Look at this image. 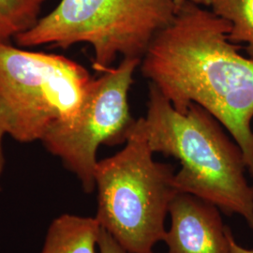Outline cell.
I'll return each instance as SVG.
<instances>
[{"mask_svg":"<svg viewBox=\"0 0 253 253\" xmlns=\"http://www.w3.org/2000/svg\"><path fill=\"white\" fill-rule=\"evenodd\" d=\"M230 23L191 1L178 8L141 60V72L173 108L197 103L240 147L253 186V59L228 40Z\"/></svg>","mask_w":253,"mask_h":253,"instance_id":"1","label":"cell"},{"mask_svg":"<svg viewBox=\"0 0 253 253\" xmlns=\"http://www.w3.org/2000/svg\"><path fill=\"white\" fill-rule=\"evenodd\" d=\"M153 153L173 157L181 168L175 188L238 215L253 230V186L240 147L208 110L191 103L185 114L149 83L147 113L137 119Z\"/></svg>","mask_w":253,"mask_h":253,"instance_id":"2","label":"cell"},{"mask_svg":"<svg viewBox=\"0 0 253 253\" xmlns=\"http://www.w3.org/2000/svg\"><path fill=\"white\" fill-rule=\"evenodd\" d=\"M134 121L119 152L97 163V218L126 253H153L166 235L165 218L173 197L174 167L159 163Z\"/></svg>","mask_w":253,"mask_h":253,"instance_id":"3","label":"cell"},{"mask_svg":"<svg viewBox=\"0 0 253 253\" xmlns=\"http://www.w3.org/2000/svg\"><path fill=\"white\" fill-rule=\"evenodd\" d=\"M176 10L172 0H61L15 41L23 47L89 43L93 67L103 73L118 55L142 59Z\"/></svg>","mask_w":253,"mask_h":253,"instance_id":"4","label":"cell"},{"mask_svg":"<svg viewBox=\"0 0 253 253\" xmlns=\"http://www.w3.org/2000/svg\"><path fill=\"white\" fill-rule=\"evenodd\" d=\"M92 78L63 55L0 43V118L20 143L41 141L47 130L73 122Z\"/></svg>","mask_w":253,"mask_h":253,"instance_id":"5","label":"cell"},{"mask_svg":"<svg viewBox=\"0 0 253 253\" xmlns=\"http://www.w3.org/2000/svg\"><path fill=\"white\" fill-rule=\"evenodd\" d=\"M140 58L125 57L92 79L77 118L69 124L50 127L41 140L46 149L58 157L74 173L85 193L95 190L97 152L100 145L126 143L134 123L127 94Z\"/></svg>","mask_w":253,"mask_h":253,"instance_id":"6","label":"cell"},{"mask_svg":"<svg viewBox=\"0 0 253 253\" xmlns=\"http://www.w3.org/2000/svg\"><path fill=\"white\" fill-rule=\"evenodd\" d=\"M219 211L208 201L178 191L169 208L171 225L163 239L167 253H229L231 229Z\"/></svg>","mask_w":253,"mask_h":253,"instance_id":"7","label":"cell"},{"mask_svg":"<svg viewBox=\"0 0 253 253\" xmlns=\"http://www.w3.org/2000/svg\"><path fill=\"white\" fill-rule=\"evenodd\" d=\"M100 229L95 217L60 215L51 222L40 253H96Z\"/></svg>","mask_w":253,"mask_h":253,"instance_id":"8","label":"cell"},{"mask_svg":"<svg viewBox=\"0 0 253 253\" xmlns=\"http://www.w3.org/2000/svg\"><path fill=\"white\" fill-rule=\"evenodd\" d=\"M45 0H0V43H9L34 27Z\"/></svg>","mask_w":253,"mask_h":253,"instance_id":"9","label":"cell"},{"mask_svg":"<svg viewBox=\"0 0 253 253\" xmlns=\"http://www.w3.org/2000/svg\"><path fill=\"white\" fill-rule=\"evenodd\" d=\"M211 7L216 15L230 23L228 40L235 44L245 43L253 59V0H214Z\"/></svg>","mask_w":253,"mask_h":253,"instance_id":"10","label":"cell"},{"mask_svg":"<svg viewBox=\"0 0 253 253\" xmlns=\"http://www.w3.org/2000/svg\"><path fill=\"white\" fill-rule=\"evenodd\" d=\"M98 249L100 253H128L104 229H100Z\"/></svg>","mask_w":253,"mask_h":253,"instance_id":"11","label":"cell"},{"mask_svg":"<svg viewBox=\"0 0 253 253\" xmlns=\"http://www.w3.org/2000/svg\"><path fill=\"white\" fill-rule=\"evenodd\" d=\"M229 253H253V250L245 249L235 241L232 231L229 234Z\"/></svg>","mask_w":253,"mask_h":253,"instance_id":"12","label":"cell"},{"mask_svg":"<svg viewBox=\"0 0 253 253\" xmlns=\"http://www.w3.org/2000/svg\"><path fill=\"white\" fill-rule=\"evenodd\" d=\"M6 133L5 127L3 126V123L1 121L0 118V175L2 174V172L4 171V166H5V158H4V153H3V145H2V142H3V137Z\"/></svg>","mask_w":253,"mask_h":253,"instance_id":"13","label":"cell"},{"mask_svg":"<svg viewBox=\"0 0 253 253\" xmlns=\"http://www.w3.org/2000/svg\"><path fill=\"white\" fill-rule=\"evenodd\" d=\"M176 9L180 8L181 6L186 2V1H191L199 6H206V7H211L214 0H172Z\"/></svg>","mask_w":253,"mask_h":253,"instance_id":"14","label":"cell"},{"mask_svg":"<svg viewBox=\"0 0 253 253\" xmlns=\"http://www.w3.org/2000/svg\"></svg>","mask_w":253,"mask_h":253,"instance_id":"15","label":"cell"}]
</instances>
